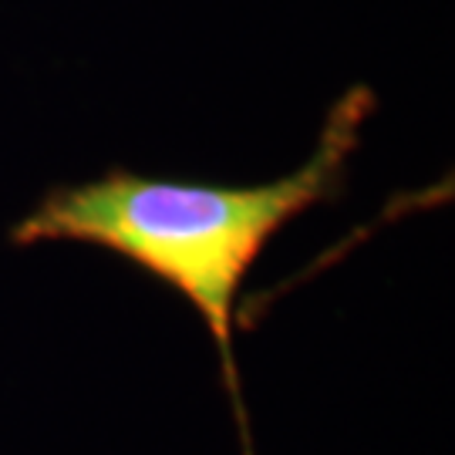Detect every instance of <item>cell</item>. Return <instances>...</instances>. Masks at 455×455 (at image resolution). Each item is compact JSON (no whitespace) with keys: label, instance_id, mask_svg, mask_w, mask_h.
Wrapping results in <instances>:
<instances>
[{"label":"cell","instance_id":"obj_1","mask_svg":"<svg viewBox=\"0 0 455 455\" xmlns=\"http://www.w3.org/2000/svg\"><path fill=\"white\" fill-rule=\"evenodd\" d=\"M371 95L355 88L331 108L304 165L260 186L139 176L122 165L95 180L61 182L7 229L14 246L84 243L108 250L163 287L182 293L210 331L243 455H253L233 317L246 276L276 233L304 212L341 199Z\"/></svg>","mask_w":455,"mask_h":455}]
</instances>
